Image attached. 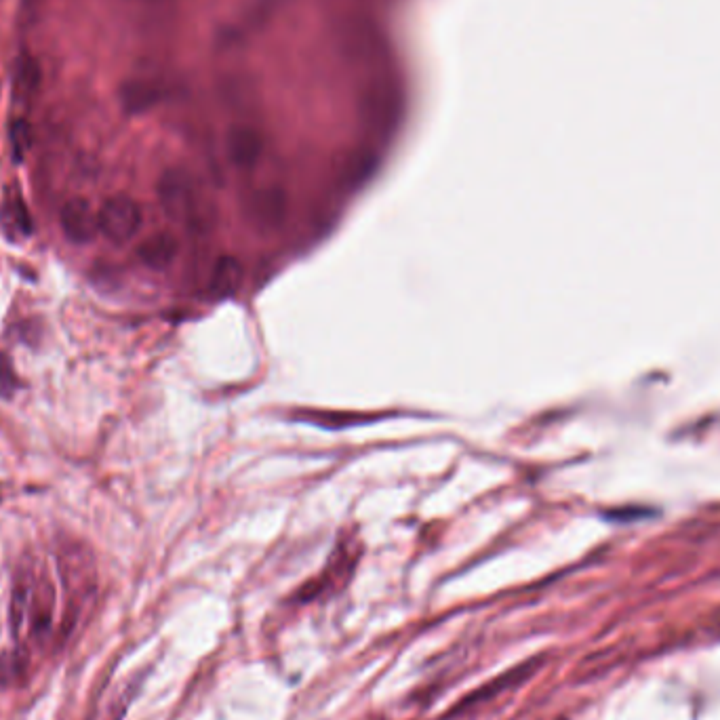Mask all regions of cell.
I'll list each match as a JSON object with an SVG mask.
<instances>
[{"mask_svg":"<svg viewBox=\"0 0 720 720\" xmlns=\"http://www.w3.org/2000/svg\"><path fill=\"white\" fill-rule=\"evenodd\" d=\"M158 198L165 213L175 222H182L188 228H203L207 224L203 200L190 175L184 171H167L160 177Z\"/></svg>","mask_w":720,"mask_h":720,"instance_id":"obj_1","label":"cell"},{"mask_svg":"<svg viewBox=\"0 0 720 720\" xmlns=\"http://www.w3.org/2000/svg\"><path fill=\"white\" fill-rule=\"evenodd\" d=\"M144 215L133 198L129 196H114L102 205L97 213L99 232L116 245H123L131 240L139 228H142Z\"/></svg>","mask_w":720,"mask_h":720,"instance_id":"obj_2","label":"cell"},{"mask_svg":"<svg viewBox=\"0 0 720 720\" xmlns=\"http://www.w3.org/2000/svg\"><path fill=\"white\" fill-rule=\"evenodd\" d=\"M59 226H62L66 238L74 245L91 243V238L97 234V213L93 211L91 203L85 198H70L59 213Z\"/></svg>","mask_w":720,"mask_h":720,"instance_id":"obj_3","label":"cell"},{"mask_svg":"<svg viewBox=\"0 0 720 720\" xmlns=\"http://www.w3.org/2000/svg\"><path fill=\"white\" fill-rule=\"evenodd\" d=\"M53 624V588L51 584H40L32 590L30 611H28V628L36 643H43L49 638Z\"/></svg>","mask_w":720,"mask_h":720,"instance_id":"obj_4","label":"cell"},{"mask_svg":"<svg viewBox=\"0 0 720 720\" xmlns=\"http://www.w3.org/2000/svg\"><path fill=\"white\" fill-rule=\"evenodd\" d=\"M177 251H179L177 240L167 232H160L146 238L144 243L137 247V257L139 262L152 270H165L167 266L173 264Z\"/></svg>","mask_w":720,"mask_h":720,"instance_id":"obj_5","label":"cell"},{"mask_svg":"<svg viewBox=\"0 0 720 720\" xmlns=\"http://www.w3.org/2000/svg\"><path fill=\"white\" fill-rule=\"evenodd\" d=\"M243 285V266L236 257H219L209 278V291L215 299L232 297Z\"/></svg>","mask_w":720,"mask_h":720,"instance_id":"obj_6","label":"cell"},{"mask_svg":"<svg viewBox=\"0 0 720 720\" xmlns=\"http://www.w3.org/2000/svg\"><path fill=\"white\" fill-rule=\"evenodd\" d=\"M43 83V70L32 55H19L13 70V95L17 102H30Z\"/></svg>","mask_w":720,"mask_h":720,"instance_id":"obj_7","label":"cell"},{"mask_svg":"<svg viewBox=\"0 0 720 720\" xmlns=\"http://www.w3.org/2000/svg\"><path fill=\"white\" fill-rule=\"evenodd\" d=\"M32 582L28 575H19L11 592V605H9V624L13 636H22L28 624V611H30V598H32Z\"/></svg>","mask_w":720,"mask_h":720,"instance_id":"obj_8","label":"cell"},{"mask_svg":"<svg viewBox=\"0 0 720 720\" xmlns=\"http://www.w3.org/2000/svg\"><path fill=\"white\" fill-rule=\"evenodd\" d=\"M30 655L24 647H13L0 653V691L19 685L28 674Z\"/></svg>","mask_w":720,"mask_h":720,"instance_id":"obj_9","label":"cell"},{"mask_svg":"<svg viewBox=\"0 0 720 720\" xmlns=\"http://www.w3.org/2000/svg\"><path fill=\"white\" fill-rule=\"evenodd\" d=\"M527 666L525 668H516V670H510L508 674H502V676H499V678H495V680H491V683H487L485 687H480L476 693H472L468 699H464V702L462 704H459V708H462V710H466V708H470V706H474L476 702H485V699H491L493 695H499V693H504L506 689H510V687H514L516 683H520V680H523L525 676H527Z\"/></svg>","mask_w":720,"mask_h":720,"instance_id":"obj_10","label":"cell"},{"mask_svg":"<svg viewBox=\"0 0 720 720\" xmlns=\"http://www.w3.org/2000/svg\"><path fill=\"white\" fill-rule=\"evenodd\" d=\"M120 99H123V106L129 112H142L152 104L154 91L135 80V83H127L123 89H120Z\"/></svg>","mask_w":720,"mask_h":720,"instance_id":"obj_11","label":"cell"},{"mask_svg":"<svg viewBox=\"0 0 720 720\" xmlns=\"http://www.w3.org/2000/svg\"><path fill=\"white\" fill-rule=\"evenodd\" d=\"M11 144L17 160H22L32 146V129L26 120H15L11 127Z\"/></svg>","mask_w":720,"mask_h":720,"instance_id":"obj_12","label":"cell"},{"mask_svg":"<svg viewBox=\"0 0 720 720\" xmlns=\"http://www.w3.org/2000/svg\"><path fill=\"white\" fill-rule=\"evenodd\" d=\"M5 213H11V219H5L7 226H13L17 230H22L24 234H30L32 222H30L28 211H26V207L22 203H13V205L5 207Z\"/></svg>","mask_w":720,"mask_h":720,"instance_id":"obj_13","label":"cell"},{"mask_svg":"<svg viewBox=\"0 0 720 720\" xmlns=\"http://www.w3.org/2000/svg\"><path fill=\"white\" fill-rule=\"evenodd\" d=\"M17 388V379H15V371L9 363V358L5 354H0V396L9 398Z\"/></svg>","mask_w":720,"mask_h":720,"instance_id":"obj_14","label":"cell"}]
</instances>
